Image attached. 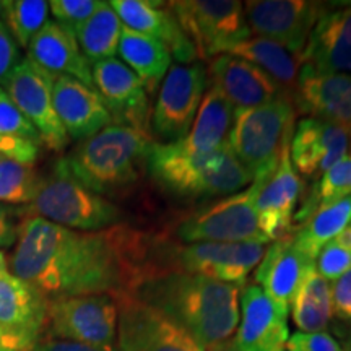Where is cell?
<instances>
[{
    "mask_svg": "<svg viewBox=\"0 0 351 351\" xmlns=\"http://www.w3.org/2000/svg\"><path fill=\"white\" fill-rule=\"evenodd\" d=\"M54 80L56 75L39 67L28 57L12 70L2 83V90L34 125L44 147L60 152L67 147L69 137L54 109Z\"/></svg>",
    "mask_w": 351,
    "mask_h": 351,
    "instance_id": "cell-13",
    "label": "cell"
},
{
    "mask_svg": "<svg viewBox=\"0 0 351 351\" xmlns=\"http://www.w3.org/2000/svg\"><path fill=\"white\" fill-rule=\"evenodd\" d=\"M207 86L205 65L194 62L173 65L161 83L155 106L150 114V127L160 143L182 140L191 130Z\"/></svg>",
    "mask_w": 351,
    "mask_h": 351,
    "instance_id": "cell-11",
    "label": "cell"
},
{
    "mask_svg": "<svg viewBox=\"0 0 351 351\" xmlns=\"http://www.w3.org/2000/svg\"><path fill=\"white\" fill-rule=\"evenodd\" d=\"M207 75L212 86L236 111L258 108L291 96L263 70L231 54L213 57Z\"/></svg>",
    "mask_w": 351,
    "mask_h": 351,
    "instance_id": "cell-18",
    "label": "cell"
},
{
    "mask_svg": "<svg viewBox=\"0 0 351 351\" xmlns=\"http://www.w3.org/2000/svg\"><path fill=\"white\" fill-rule=\"evenodd\" d=\"M47 339L114 350L117 304L111 295H82L47 302Z\"/></svg>",
    "mask_w": 351,
    "mask_h": 351,
    "instance_id": "cell-10",
    "label": "cell"
},
{
    "mask_svg": "<svg viewBox=\"0 0 351 351\" xmlns=\"http://www.w3.org/2000/svg\"><path fill=\"white\" fill-rule=\"evenodd\" d=\"M228 54L254 64L293 95L302 67L301 56L287 49L282 44L261 36H249L231 47Z\"/></svg>",
    "mask_w": 351,
    "mask_h": 351,
    "instance_id": "cell-28",
    "label": "cell"
},
{
    "mask_svg": "<svg viewBox=\"0 0 351 351\" xmlns=\"http://www.w3.org/2000/svg\"><path fill=\"white\" fill-rule=\"evenodd\" d=\"M49 2L44 0H8L3 19L19 47L28 49L34 34L47 23Z\"/></svg>",
    "mask_w": 351,
    "mask_h": 351,
    "instance_id": "cell-35",
    "label": "cell"
},
{
    "mask_svg": "<svg viewBox=\"0 0 351 351\" xmlns=\"http://www.w3.org/2000/svg\"><path fill=\"white\" fill-rule=\"evenodd\" d=\"M243 5L251 32L298 56L302 54L315 21L326 10L320 3L306 0H251Z\"/></svg>",
    "mask_w": 351,
    "mask_h": 351,
    "instance_id": "cell-15",
    "label": "cell"
},
{
    "mask_svg": "<svg viewBox=\"0 0 351 351\" xmlns=\"http://www.w3.org/2000/svg\"><path fill=\"white\" fill-rule=\"evenodd\" d=\"M109 3L119 16L122 26L155 38L179 65H189L199 59L194 44L182 32L169 7H160V3L145 0H112Z\"/></svg>",
    "mask_w": 351,
    "mask_h": 351,
    "instance_id": "cell-24",
    "label": "cell"
},
{
    "mask_svg": "<svg viewBox=\"0 0 351 351\" xmlns=\"http://www.w3.org/2000/svg\"><path fill=\"white\" fill-rule=\"evenodd\" d=\"M315 270L327 282H335L341 275L351 270V251L341 247L335 241H330L320 249L319 256L314 261Z\"/></svg>",
    "mask_w": 351,
    "mask_h": 351,
    "instance_id": "cell-38",
    "label": "cell"
},
{
    "mask_svg": "<svg viewBox=\"0 0 351 351\" xmlns=\"http://www.w3.org/2000/svg\"><path fill=\"white\" fill-rule=\"evenodd\" d=\"M147 169L158 186L187 199L228 197L254 181L228 143L212 153H192L179 142H153L147 153Z\"/></svg>",
    "mask_w": 351,
    "mask_h": 351,
    "instance_id": "cell-3",
    "label": "cell"
},
{
    "mask_svg": "<svg viewBox=\"0 0 351 351\" xmlns=\"http://www.w3.org/2000/svg\"><path fill=\"white\" fill-rule=\"evenodd\" d=\"M291 99L309 117L351 129V73H320L302 65Z\"/></svg>",
    "mask_w": 351,
    "mask_h": 351,
    "instance_id": "cell-21",
    "label": "cell"
},
{
    "mask_svg": "<svg viewBox=\"0 0 351 351\" xmlns=\"http://www.w3.org/2000/svg\"><path fill=\"white\" fill-rule=\"evenodd\" d=\"M348 351H351V346H350V348H348Z\"/></svg>",
    "mask_w": 351,
    "mask_h": 351,
    "instance_id": "cell-49",
    "label": "cell"
},
{
    "mask_svg": "<svg viewBox=\"0 0 351 351\" xmlns=\"http://www.w3.org/2000/svg\"><path fill=\"white\" fill-rule=\"evenodd\" d=\"M33 351H119V350H116V348L103 350V348H95V346L75 343V341L46 339V340L39 341V343L33 348Z\"/></svg>",
    "mask_w": 351,
    "mask_h": 351,
    "instance_id": "cell-43",
    "label": "cell"
},
{
    "mask_svg": "<svg viewBox=\"0 0 351 351\" xmlns=\"http://www.w3.org/2000/svg\"><path fill=\"white\" fill-rule=\"evenodd\" d=\"M350 225L351 195L320 207L313 217L306 219L304 225L296 228V231L293 232V241L306 257L315 261L320 249Z\"/></svg>",
    "mask_w": 351,
    "mask_h": 351,
    "instance_id": "cell-32",
    "label": "cell"
},
{
    "mask_svg": "<svg viewBox=\"0 0 351 351\" xmlns=\"http://www.w3.org/2000/svg\"><path fill=\"white\" fill-rule=\"evenodd\" d=\"M5 271H8V269H7V258H5V256H3V252L0 251V275L5 274Z\"/></svg>",
    "mask_w": 351,
    "mask_h": 351,
    "instance_id": "cell-46",
    "label": "cell"
},
{
    "mask_svg": "<svg viewBox=\"0 0 351 351\" xmlns=\"http://www.w3.org/2000/svg\"><path fill=\"white\" fill-rule=\"evenodd\" d=\"M112 298L117 304L119 351H207L182 327L129 293Z\"/></svg>",
    "mask_w": 351,
    "mask_h": 351,
    "instance_id": "cell-12",
    "label": "cell"
},
{
    "mask_svg": "<svg viewBox=\"0 0 351 351\" xmlns=\"http://www.w3.org/2000/svg\"><path fill=\"white\" fill-rule=\"evenodd\" d=\"M350 226H351V225H350Z\"/></svg>",
    "mask_w": 351,
    "mask_h": 351,
    "instance_id": "cell-50",
    "label": "cell"
},
{
    "mask_svg": "<svg viewBox=\"0 0 351 351\" xmlns=\"http://www.w3.org/2000/svg\"><path fill=\"white\" fill-rule=\"evenodd\" d=\"M168 7L202 60L228 54L251 36L244 5L236 0H181Z\"/></svg>",
    "mask_w": 351,
    "mask_h": 351,
    "instance_id": "cell-8",
    "label": "cell"
},
{
    "mask_svg": "<svg viewBox=\"0 0 351 351\" xmlns=\"http://www.w3.org/2000/svg\"><path fill=\"white\" fill-rule=\"evenodd\" d=\"M350 138H351V129H350Z\"/></svg>",
    "mask_w": 351,
    "mask_h": 351,
    "instance_id": "cell-48",
    "label": "cell"
},
{
    "mask_svg": "<svg viewBox=\"0 0 351 351\" xmlns=\"http://www.w3.org/2000/svg\"><path fill=\"white\" fill-rule=\"evenodd\" d=\"M350 127L332 121L304 117L298 122L289 158L296 173L307 179H317L333 165L348 155Z\"/></svg>",
    "mask_w": 351,
    "mask_h": 351,
    "instance_id": "cell-19",
    "label": "cell"
},
{
    "mask_svg": "<svg viewBox=\"0 0 351 351\" xmlns=\"http://www.w3.org/2000/svg\"><path fill=\"white\" fill-rule=\"evenodd\" d=\"M254 191L258 228L269 243L282 239L291 232L293 212L302 192V181L289 158L287 147L274 168L251 184Z\"/></svg>",
    "mask_w": 351,
    "mask_h": 351,
    "instance_id": "cell-14",
    "label": "cell"
},
{
    "mask_svg": "<svg viewBox=\"0 0 351 351\" xmlns=\"http://www.w3.org/2000/svg\"><path fill=\"white\" fill-rule=\"evenodd\" d=\"M241 287L181 270H153L130 289L191 333L205 348L231 340L241 315Z\"/></svg>",
    "mask_w": 351,
    "mask_h": 351,
    "instance_id": "cell-2",
    "label": "cell"
},
{
    "mask_svg": "<svg viewBox=\"0 0 351 351\" xmlns=\"http://www.w3.org/2000/svg\"><path fill=\"white\" fill-rule=\"evenodd\" d=\"M288 339V315L269 300L261 287L245 285L241 291L238 333L232 339L236 350L283 351Z\"/></svg>",
    "mask_w": 351,
    "mask_h": 351,
    "instance_id": "cell-20",
    "label": "cell"
},
{
    "mask_svg": "<svg viewBox=\"0 0 351 351\" xmlns=\"http://www.w3.org/2000/svg\"><path fill=\"white\" fill-rule=\"evenodd\" d=\"M46 322V298L10 271L0 275V330L15 351H33Z\"/></svg>",
    "mask_w": 351,
    "mask_h": 351,
    "instance_id": "cell-16",
    "label": "cell"
},
{
    "mask_svg": "<svg viewBox=\"0 0 351 351\" xmlns=\"http://www.w3.org/2000/svg\"><path fill=\"white\" fill-rule=\"evenodd\" d=\"M3 12H5V2H0V16H3Z\"/></svg>",
    "mask_w": 351,
    "mask_h": 351,
    "instance_id": "cell-47",
    "label": "cell"
},
{
    "mask_svg": "<svg viewBox=\"0 0 351 351\" xmlns=\"http://www.w3.org/2000/svg\"><path fill=\"white\" fill-rule=\"evenodd\" d=\"M117 52L122 57V62L142 80L143 86L150 91L155 90L158 83L166 77L171 59H173L169 51L155 38L132 32L125 26H122Z\"/></svg>",
    "mask_w": 351,
    "mask_h": 351,
    "instance_id": "cell-29",
    "label": "cell"
},
{
    "mask_svg": "<svg viewBox=\"0 0 351 351\" xmlns=\"http://www.w3.org/2000/svg\"><path fill=\"white\" fill-rule=\"evenodd\" d=\"M291 317L298 332H324L333 315L332 285L315 270V265L307 274L293 298Z\"/></svg>",
    "mask_w": 351,
    "mask_h": 351,
    "instance_id": "cell-30",
    "label": "cell"
},
{
    "mask_svg": "<svg viewBox=\"0 0 351 351\" xmlns=\"http://www.w3.org/2000/svg\"><path fill=\"white\" fill-rule=\"evenodd\" d=\"M265 245L261 243L174 244L152 239L150 257L156 270H181L243 288L251 271L261 263L267 251Z\"/></svg>",
    "mask_w": 351,
    "mask_h": 351,
    "instance_id": "cell-6",
    "label": "cell"
},
{
    "mask_svg": "<svg viewBox=\"0 0 351 351\" xmlns=\"http://www.w3.org/2000/svg\"><path fill=\"white\" fill-rule=\"evenodd\" d=\"M122 34V23L109 2H101L88 19L75 38L88 62L95 64L112 59L117 54Z\"/></svg>",
    "mask_w": 351,
    "mask_h": 351,
    "instance_id": "cell-33",
    "label": "cell"
},
{
    "mask_svg": "<svg viewBox=\"0 0 351 351\" xmlns=\"http://www.w3.org/2000/svg\"><path fill=\"white\" fill-rule=\"evenodd\" d=\"M152 143L147 132L111 124L78 143L64 161L73 178L95 194H119L140 179Z\"/></svg>",
    "mask_w": 351,
    "mask_h": 351,
    "instance_id": "cell-4",
    "label": "cell"
},
{
    "mask_svg": "<svg viewBox=\"0 0 351 351\" xmlns=\"http://www.w3.org/2000/svg\"><path fill=\"white\" fill-rule=\"evenodd\" d=\"M152 239L127 226L73 231L39 217L25 219L10 257L12 274L47 302L82 295L129 293L153 270Z\"/></svg>",
    "mask_w": 351,
    "mask_h": 351,
    "instance_id": "cell-1",
    "label": "cell"
},
{
    "mask_svg": "<svg viewBox=\"0 0 351 351\" xmlns=\"http://www.w3.org/2000/svg\"><path fill=\"white\" fill-rule=\"evenodd\" d=\"M232 119H234V109L219 95L217 88L210 85L202 98L194 124L186 137L179 140V143L192 153L217 152L226 145Z\"/></svg>",
    "mask_w": 351,
    "mask_h": 351,
    "instance_id": "cell-27",
    "label": "cell"
},
{
    "mask_svg": "<svg viewBox=\"0 0 351 351\" xmlns=\"http://www.w3.org/2000/svg\"><path fill=\"white\" fill-rule=\"evenodd\" d=\"M207 351H238V350H236L234 341H232V340H226V341H221V343H217V345L208 346Z\"/></svg>",
    "mask_w": 351,
    "mask_h": 351,
    "instance_id": "cell-45",
    "label": "cell"
},
{
    "mask_svg": "<svg viewBox=\"0 0 351 351\" xmlns=\"http://www.w3.org/2000/svg\"><path fill=\"white\" fill-rule=\"evenodd\" d=\"M314 261L306 257L293 241V232L282 239H276L267 247L261 263L256 269V285L269 296V300L282 311L289 314L293 298Z\"/></svg>",
    "mask_w": 351,
    "mask_h": 351,
    "instance_id": "cell-22",
    "label": "cell"
},
{
    "mask_svg": "<svg viewBox=\"0 0 351 351\" xmlns=\"http://www.w3.org/2000/svg\"><path fill=\"white\" fill-rule=\"evenodd\" d=\"M52 101L60 124L72 140L83 142L112 124L111 114L95 86L72 77L56 75Z\"/></svg>",
    "mask_w": 351,
    "mask_h": 351,
    "instance_id": "cell-23",
    "label": "cell"
},
{
    "mask_svg": "<svg viewBox=\"0 0 351 351\" xmlns=\"http://www.w3.org/2000/svg\"><path fill=\"white\" fill-rule=\"evenodd\" d=\"M29 59L52 75H67L93 86L91 64L78 46L75 34H72L54 20L47 21L34 34L28 46Z\"/></svg>",
    "mask_w": 351,
    "mask_h": 351,
    "instance_id": "cell-26",
    "label": "cell"
},
{
    "mask_svg": "<svg viewBox=\"0 0 351 351\" xmlns=\"http://www.w3.org/2000/svg\"><path fill=\"white\" fill-rule=\"evenodd\" d=\"M29 205L34 217L82 232L104 231L122 219L117 205L73 178L64 158L56 161L46 178L39 179L36 195Z\"/></svg>",
    "mask_w": 351,
    "mask_h": 351,
    "instance_id": "cell-5",
    "label": "cell"
},
{
    "mask_svg": "<svg viewBox=\"0 0 351 351\" xmlns=\"http://www.w3.org/2000/svg\"><path fill=\"white\" fill-rule=\"evenodd\" d=\"M43 140L0 86V155L33 166Z\"/></svg>",
    "mask_w": 351,
    "mask_h": 351,
    "instance_id": "cell-31",
    "label": "cell"
},
{
    "mask_svg": "<svg viewBox=\"0 0 351 351\" xmlns=\"http://www.w3.org/2000/svg\"><path fill=\"white\" fill-rule=\"evenodd\" d=\"M21 62L20 47L8 32L5 21L0 20V85L7 80L12 70Z\"/></svg>",
    "mask_w": 351,
    "mask_h": 351,
    "instance_id": "cell-40",
    "label": "cell"
},
{
    "mask_svg": "<svg viewBox=\"0 0 351 351\" xmlns=\"http://www.w3.org/2000/svg\"><path fill=\"white\" fill-rule=\"evenodd\" d=\"M19 239V226L13 223L12 212L0 204V247H12Z\"/></svg>",
    "mask_w": 351,
    "mask_h": 351,
    "instance_id": "cell-42",
    "label": "cell"
},
{
    "mask_svg": "<svg viewBox=\"0 0 351 351\" xmlns=\"http://www.w3.org/2000/svg\"><path fill=\"white\" fill-rule=\"evenodd\" d=\"M176 238L194 243H261L269 244L258 228L254 191L228 195L212 205L189 213L174 228Z\"/></svg>",
    "mask_w": 351,
    "mask_h": 351,
    "instance_id": "cell-9",
    "label": "cell"
},
{
    "mask_svg": "<svg viewBox=\"0 0 351 351\" xmlns=\"http://www.w3.org/2000/svg\"><path fill=\"white\" fill-rule=\"evenodd\" d=\"M332 241H335V243L340 244L341 247H346L351 251V226H346L345 230L339 232Z\"/></svg>",
    "mask_w": 351,
    "mask_h": 351,
    "instance_id": "cell-44",
    "label": "cell"
},
{
    "mask_svg": "<svg viewBox=\"0 0 351 351\" xmlns=\"http://www.w3.org/2000/svg\"><path fill=\"white\" fill-rule=\"evenodd\" d=\"M333 314L341 320H351V270L335 280L332 287Z\"/></svg>",
    "mask_w": 351,
    "mask_h": 351,
    "instance_id": "cell-41",
    "label": "cell"
},
{
    "mask_svg": "<svg viewBox=\"0 0 351 351\" xmlns=\"http://www.w3.org/2000/svg\"><path fill=\"white\" fill-rule=\"evenodd\" d=\"M295 112L291 96L234 111L226 143L254 178L274 168L285 148L289 147Z\"/></svg>",
    "mask_w": 351,
    "mask_h": 351,
    "instance_id": "cell-7",
    "label": "cell"
},
{
    "mask_svg": "<svg viewBox=\"0 0 351 351\" xmlns=\"http://www.w3.org/2000/svg\"><path fill=\"white\" fill-rule=\"evenodd\" d=\"M99 0H52L49 12L57 25L72 34H77L83 23L93 15Z\"/></svg>",
    "mask_w": 351,
    "mask_h": 351,
    "instance_id": "cell-37",
    "label": "cell"
},
{
    "mask_svg": "<svg viewBox=\"0 0 351 351\" xmlns=\"http://www.w3.org/2000/svg\"><path fill=\"white\" fill-rule=\"evenodd\" d=\"M348 195H351V155L341 158L339 163H335L327 173L320 176L313 194L304 202V207L298 212L295 219L306 221L320 207H326Z\"/></svg>",
    "mask_w": 351,
    "mask_h": 351,
    "instance_id": "cell-34",
    "label": "cell"
},
{
    "mask_svg": "<svg viewBox=\"0 0 351 351\" xmlns=\"http://www.w3.org/2000/svg\"><path fill=\"white\" fill-rule=\"evenodd\" d=\"M91 77L114 124L134 127L148 134L150 109L142 80L114 57L91 64Z\"/></svg>",
    "mask_w": 351,
    "mask_h": 351,
    "instance_id": "cell-17",
    "label": "cell"
},
{
    "mask_svg": "<svg viewBox=\"0 0 351 351\" xmlns=\"http://www.w3.org/2000/svg\"><path fill=\"white\" fill-rule=\"evenodd\" d=\"M288 351H341V346L327 332H295L287 341Z\"/></svg>",
    "mask_w": 351,
    "mask_h": 351,
    "instance_id": "cell-39",
    "label": "cell"
},
{
    "mask_svg": "<svg viewBox=\"0 0 351 351\" xmlns=\"http://www.w3.org/2000/svg\"><path fill=\"white\" fill-rule=\"evenodd\" d=\"M301 60L320 73L351 72V7L322 12L307 38Z\"/></svg>",
    "mask_w": 351,
    "mask_h": 351,
    "instance_id": "cell-25",
    "label": "cell"
},
{
    "mask_svg": "<svg viewBox=\"0 0 351 351\" xmlns=\"http://www.w3.org/2000/svg\"><path fill=\"white\" fill-rule=\"evenodd\" d=\"M39 179L33 166L0 155V204H32Z\"/></svg>",
    "mask_w": 351,
    "mask_h": 351,
    "instance_id": "cell-36",
    "label": "cell"
}]
</instances>
